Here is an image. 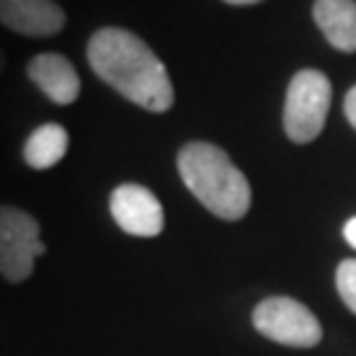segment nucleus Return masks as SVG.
I'll return each mask as SVG.
<instances>
[{"mask_svg":"<svg viewBox=\"0 0 356 356\" xmlns=\"http://www.w3.org/2000/svg\"><path fill=\"white\" fill-rule=\"evenodd\" d=\"M88 64L122 98L151 114H166L175 106V85L164 61L135 32L103 26L88 40Z\"/></svg>","mask_w":356,"mask_h":356,"instance_id":"1","label":"nucleus"},{"mask_svg":"<svg viewBox=\"0 0 356 356\" xmlns=\"http://www.w3.org/2000/svg\"><path fill=\"white\" fill-rule=\"evenodd\" d=\"M177 172L206 211L225 222H238L248 214L254 198L251 182L219 145L209 140L185 143L177 153Z\"/></svg>","mask_w":356,"mask_h":356,"instance_id":"2","label":"nucleus"},{"mask_svg":"<svg viewBox=\"0 0 356 356\" xmlns=\"http://www.w3.org/2000/svg\"><path fill=\"white\" fill-rule=\"evenodd\" d=\"M330 101L332 85L322 72L317 69L296 72L285 92V108H282L285 135L298 145L317 140L327 122Z\"/></svg>","mask_w":356,"mask_h":356,"instance_id":"3","label":"nucleus"},{"mask_svg":"<svg viewBox=\"0 0 356 356\" xmlns=\"http://www.w3.org/2000/svg\"><path fill=\"white\" fill-rule=\"evenodd\" d=\"M40 222L11 204H0V277L22 285L32 277L35 261L45 256L48 245L40 241Z\"/></svg>","mask_w":356,"mask_h":356,"instance_id":"4","label":"nucleus"},{"mask_svg":"<svg viewBox=\"0 0 356 356\" xmlns=\"http://www.w3.org/2000/svg\"><path fill=\"white\" fill-rule=\"evenodd\" d=\"M251 322L259 335L291 348H314L322 341V325L314 312L291 296H269L259 301Z\"/></svg>","mask_w":356,"mask_h":356,"instance_id":"5","label":"nucleus"},{"mask_svg":"<svg viewBox=\"0 0 356 356\" xmlns=\"http://www.w3.org/2000/svg\"><path fill=\"white\" fill-rule=\"evenodd\" d=\"M111 216L122 232L135 238H156L164 232V206L161 201L138 182H122L108 198Z\"/></svg>","mask_w":356,"mask_h":356,"instance_id":"6","label":"nucleus"},{"mask_svg":"<svg viewBox=\"0 0 356 356\" xmlns=\"http://www.w3.org/2000/svg\"><path fill=\"white\" fill-rule=\"evenodd\" d=\"M0 24L22 38L48 40L66 26V11L56 0H0Z\"/></svg>","mask_w":356,"mask_h":356,"instance_id":"7","label":"nucleus"},{"mask_svg":"<svg viewBox=\"0 0 356 356\" xmlns=\"http://www.w3.org/2000/svg\"><path fill=\"white\" fill-rule=\"evenodd\" d=\"M26 79L56 106H72L82 92V79L74 64L58 51H45L29 58Z\"/></svg>","mask_w":356,"mask_h":356,"instance_id":"8","label":"nucleus"},{"mask_svg":"<svg viewBox=\"0 0 356 356\" xmlns=\"http://www.w3.org/2000/svg\"><path fill=\"white\" fill-rule=\"evenodd\" d=\"M314 22L335 51L356 53V0H317Z\"/></svg>","mask_w":356,"mask_h":356,"instance_id":"9","label":"nucleus"},{"mask_svg":"<svg viewBox=\"0 0 356 356\" xmlns=\"http://www.w3.org/2000/svg\"><path fill=\"white\" fill-rule=\"evenodd\" d=\"M66 151H69V132L56 122H45L24 140L22 159L29 169L45 172V169L61 164Z\"/></svg>","mask_w":356,"mask_h":356,"instance_id":"10","label":"nucleus"},{"mask_svg":"<svg viewBox=\"0 0 356 356\" xmlns=\"http://www.w3.org/2000/svg\"><path fill=\"white\" fill-rule=\"evenodd\" d=\"M335 288L348 312L356 314V259H343L335 269Z\"/></svg>","mask_w":356,"mask_h":356,"instance_id":"11","label":"nucleus"},{"mask_svg":"<svg viewBox=\"0 0 356 356\" xmlns=\"http://www.w3.org/2000/svg\"><path fill=\"white\" fill-rule=\"evenodd\" d=\"M343 111H346V119H348V124L356 129V85L348 90V92H346Z\"/></svg>","mask_w":356,"mask_h":356,"instance_id":"12","label":"nucleus"},{"mask_svg":"<svg viewBox=\"0 0 356 356\" xmlns=\"http://www.w3.org/2000/svg\"><path fill=\"white\" fill-rule=\"evenodd\" d=\"M343 238L348 245H354L356 248V216L354 219H348V222L343 225Z\"/></svg>","mask_w":356,"mask_h":356,"instance_id":"13","label":"nucleus"},{"mask_svg":"<svg viewBox=\"0 0 356 356\" xmlns=\"http://www.w3.org/2000/svg\"><path fill=\"white\" fill-rule=\"evenodd\" d=\"M6 66H8V56H6V51L0 48V76H3V72H6Z\"/></svg>","mask_w":356,"mask_h":356,"instance_id":"14","label":"nucleus"},{"mask_svg":"<svg viewBox=\"0 0 356 356\" xmlns=\"http://www.w3.org/2000/svg\"><path fill=\"white\" fill-rule=\"evenodd\" d=\"M225 3H229V6H254L259 0H225Z\"/></svg>","mask_w":356,"mask_h":356,"instance_id":"15","label":"nucleus"}]
</instances>
